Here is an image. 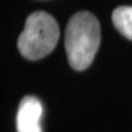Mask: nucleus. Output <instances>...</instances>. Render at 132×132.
<instances>
[{
  "instance_id": "3",
  "label": "nucleus",
  "mask_w": 132,
  "mask_h": 132,
  "mask_svg": "<svg viewBox=\"0 0 132 132\" xmlns=\"http://www.w3.org/2000/svg\"><path fill=\"white\" fill-rule=\"evenodd\" d=\"M43 115V105L33 95L22 98L16 116L17 132H43L40 119Z\"/></svg>"
},
{
  "instance_id": "2",
  "label": "nucleus",
  "mask_w": 132,
  "mask_h": 132,
  "mask_svg": "<svg viewBox=\"0 0 132 132\" xmlns=\"http://www.w3.org/2000/svg\"><path fill=\"white\" fill-rule=\"evenodd\" d=\"M59 36L60 29L55 19L44 11H37L26 20L23 31L17 40V47L23 57L39 60L54 50Z\"/></svg>"
},
{
  "instance_id": "1",
  "label": "nucleus",
  "mask_w": 132,
  "mask_h": 132,
  "mask_svg": "<svg viewBox=\"0 0 132 132\" xmlns=\"http://www.w3.org/2000/svg\"><path fill=\"white\" fill-rule=\"evenodd\" d=\"M100 24L93 14L80 11L71 17L65 31V49L73 70L89 67L100 45Z\"/></svg>"
},
{
  "instance_id": "4",
  "label": "nucleus",
  "mask_w": 132,
  "mask_h": 132,
  "mask_svg": "<svg viewBox=\"0 0 132 132\" xmlns=\"http://www.w3.org/2000/svg\"><path fill=\"white\" fill-rule=\"evenodd\" d=\"M114 26L122 36L132 40V6H119L111 15Z\"/></svg>"
}]
</instances>
